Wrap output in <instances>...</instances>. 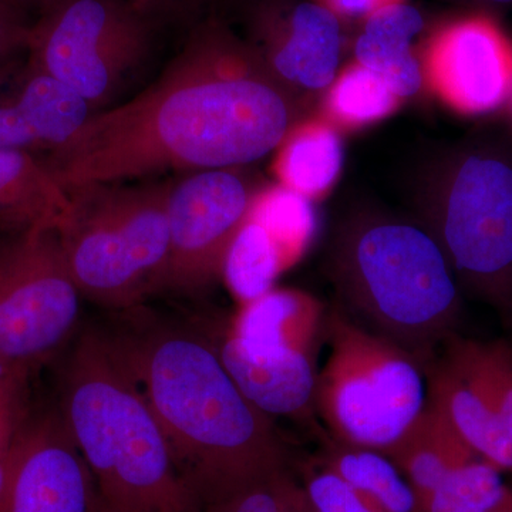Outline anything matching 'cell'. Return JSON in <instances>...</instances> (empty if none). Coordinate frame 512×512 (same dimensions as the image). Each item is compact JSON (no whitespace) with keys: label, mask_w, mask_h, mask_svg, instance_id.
Listing matches in <instances>:
<instances>
[{"label":"cell","mask_w":512,"mask_h":512,"mask_svg":"<svg viewBox=\"0 0 512 512\" xmlns=\"http://www.w3.org/2000/svg\"><path fill=\"white\" fill-rule=\"evenodd\" d=\"M291 124L284 90L255 50L205 23L156 82L96 111L42 161L66 191L167 171L234 170L276 150Z\"/></svg>","instance_id":"obj_1"},{"label":"cell","mask_w":512,"mask_h":512,"mask_svg":"<svg viewBox=\"0 0 512 512\" xmlns=\"http://www.w3.org/2000/svg\"><path fill=\"white\" fill-rule=\"evenodd\" d=\"M138 308L101 332L156 414L202 511L286 471L274 420L242 393L210 336Z\"/></svg>","instance_id":"obj_2"},{"label":"cell","mask_w":512,"mask_h":512,"mask_svg":"<svg viewBox=\"0 0 512 512\" xmlns=\"http://www.w3.org/2000/svg\"><path fill=\"white\" fill-rule=\"evenodd\" d=\"M57 410L101 500L124 512H202L156 414L101 329L84 330L67 357Z\"/></svg>","instance_id":"obj_3"},{"label":"cell","mask_w":512,"mask_h":512,"mask_svg":"<svg viewBox=\"0 0 512 512\" xmlns=\"http://www.w3.org/2000/svg\"><path fill=\"white\" fill-rule=\"evenodd\" d=\"M332 276L342 312L424 369L456 335L460 285L431 232L399 221L352 225L336 244Z\"/></svg>","instance_id":"obj_4"},{"label":"cell","mask_w":512,"mask_h":512,"mask_svg":"<svg viewBox=\"0 0 512 512\" xmlns=\"http://www.w3.org/2000/svg\"><path fill=\"white\" fill-rule=\"evenodd\" d=\"M173 184H92L67 191L59 224L64 258L84 298L124 309L163 291Z\"/></svg>","instance_id":"obj_5"},{"label":"cell","mask_w":512,"mask_h":512,"mask_svg":"<svg viewBox=\"0 0 512 512\" xmlns=\"http://www.w3.org/2000/svg\"><path fill=\"white\" fill-rule=\"evenodd\" d=\"M325 339L316 412L336 443L386 454L426 407L423 365L339 309L329 312Z\"/></svg>","instance_id":"obj_6"},{"label":"cell","mask_w":512,"mask_h":512,"mask_svg":"<svg viewBox=\"0 0 512 512\" xmlns=\"http://www.w3.org/2000/svg\"><path fill=\"white\" fill-rule=\"evenodd\" d=\"M151 19L130 0H46L30 28L26 64L69 84L96 113L146 62Z\"/></svg>","instance_id":"obj_7"},{"label":"cell","mask_w":512,"mask_h":512,"mask_svg":"<svg viewBox=\"0 0 512 512\" xmlns=\"http://www.w3.org/2000/svg\"><path fill=\"white\" fill-rule=\"evenodd\" d=\"M434 238L460 288L512 325V160L487 148L453 165Z\"/></svg>","instance_id":"obj_8"},{"label":"cell","mask_w":512,"mask_h":512,"mask_svg":"<svg viewBox=\"0 0 512 512\" xmlns=\"http://www.w3.org/2000/svg\"><path fill=\"white\" fill-rule=\"evenodd\" d=\"M82 298L56 222L10 225L0 235V355L32 373L73 338Z\"/></svg>","instance_id":"obj_9"},{"label":"cell","mask_w":512,"mask_h":512,"mask_svg":"<svg viewBox=\"0 0 512 512\" xmlns=\"http://www.w3.org/2000/svg\"><path fill=\"white\" fill-rule=\"evenodd\" d=\"M424 372L427 400L484 460L512 471V348L453 335Z\"/></svg>","instance_id":"obj_10"},{"label":"cell","mask_w":512,"mask_h":512,"mask_svg":"<svg viewBox=\"0 0 512 512\" xmlns=\"http://www.w3.org/2000/svg\"><path fill=\"white\" fill-rule=\"evenodd\" d=\"M255 192L232 170L192 173L168 197L170 255L163 291L197 292L224 275Z\"/></svg>","instance_id":"obj_11"},{"label":"cell","mask_w":512,"mask_h":512,"mask_svg":"<svg viewBox=\"0 0 512 512\" xmlns=\"http://www.w3.org/2000/svg\"><path fill=\"white\" fill-rule=\"evenodd\" d=\"M97 495L59 410H32L10 450L0 512H93Z\"/></svg>","instance_id":"obj_12"},{"label":"cell","mask_w":512,"mask_h":512,"mask_svg":"<svg viewBox=\"0 0 512 512\" xmlns=\"http://www.w3.org/2000/svg\"><path fill=\"white\" fill-rule=\"evenodd\" d=\"M421 67L431 89L458 113H493L510 99L512 43L490 16H466L437 30Z\"/></svg>","instance_id":"obj_13"},{"label":"cell","mask_w":512,"mask_h":512,"mask_svg":"<svg viewBox=\"0 0 512 512\" xmlns=\"http://www.w3.org/2000/svg\"><path fill=\"white\" fill-rule=\"evenodd\" d=\"M254 35L256 55L276 79L323 90L338 76L340 18L315 0H268L256 10Z\"/></svg>","instance_id":"obj_14"},{"label":"cell","mask_w":512,"mask_h":512,"mask_svg":"<svg viewBox=\"0 0 512 512\" xmlns=\"http://www.w3.org/2000/svg\"><path fill=\"white\" fill-rule=\"evenodd\" d=\"M211 340L229 375L261 412L301 419L316 410V352L251 342L225 325Z\"/></svg>","instance_id":"obj_15"},{"label":"cell","mask_w":512,"mask_h":512,"mask_svg":"<svg viewBox=\"0 0 512 512\" xmlns=\"http://www.w3.org/2000/svg\"><path fill=\"white\" fill-rule=\"evenodd\" d=\"M421 13L409 3H396L367 16L356 40V63L375 73L400 99L423 84V67L413 42L423 30Z\"/></svg>","instance_id":"obj_16"},{"label":"cell","mask_w":512,"mask_h":512,"mask_svg":"<svg viewBox=\"0 0 512 512\" xmlns=\"http://www.w3.org/2000/svg\"><path fill=\"white\" fill-rule=\"evenodd\" d=\"M328 315L325 306L309 293L269 289L245 302L225 328L252 342L318 352Z\"/></svg>","instance_id":"obj_17"},{"label":"cell","mask_w":512,"mask_h":512,"mask_svg":"<svg viewBox=\"0 0 512 512\" xmlns=\"http://www.w3.org/2000/svg\"><path fill=\"white\" fill-rule=\"evenodd\" d=\"M386 456L400 468L419 501L451 471L480 457L429 400Z\"/></svg>","instance_id":"obj_18"},{"label":"cell","mask_w":512,"mask_h":512,"mask_svg":"<svg viewBox=\"0 0 512 512\" xmlns=\"http://www.w3.org/2000/svg\"><path fill=\"white\" fill-rule=\"evenodd\" d=\"M8 101L28 128L35 151L52 153L62 147L94 114L89 101L69 84L28 64Z\"/></svg>","instance_id":"obj_19"},{"label":"cell","mask_w":512,"mask_h":512,"mask_svg":"<svg viewBox=\"0 0 512 512\" xmlns=\"http://www.w3.org/2000/svg\"><path fill=\"white\" fill-rule=\"evenodd\" d=\"M276 150L279 185L309 201L325 195L342 171V141L335 128L322 121L291 127Z\"/></svg>","instance_id":"obj_20"},{"label":"cell","mask_w":512,"mask_h":512,"mask_svg":"<svg viewBox=\"0 0 512 512\" xmlns=\"http://www.w3.org/2000/svg\"><path fill=\"white\" fill-rule=\"evenodd\" d=\"M70 204L69 192L35 154L0 150V221L9 227L33 222L59 225Z\"/></svg>","instance_id":"obj_21"},{"label":"cell","mask_w":512,"mask_h":512,"mask_svg":"<svg viewBox=\"0 0 512 512\" xmlns=\"http://www.w3.org/2000/svg\"><path fill=\"white\" fill-rule=\"evenodd\" d=\"M322 464L386 512H421L412 485L392 458L380 451L335 443Z\"/></svg>","instance_id":"obj_22"},{"label":"cell","mask_w":512,"mask_h":512,"mask_svg":"<svg viewBox=\"0 0 512 512\" xmlns=\"http://www.w3.org/2000/svg\"><path fill=\"white\" fill-rule=\"evenodd\" d=\"M292 261L274 232L248 214L229 249L222 276L245 303L268 292L276 275Z\"/></svg>","instance_id":"obj_23"},{"label":"cell","mask_w":512,"mask_h":512,"mask_svg":"<svg viewBox=\"0 0 512 512\" xmlns=\"http://www.w3.org/2000/svg\"><path fill=\"white\" fill-rule=\"evenodd\" d=\"M510 488L501 470L478 457L447 474L423 500L421 512H488L498 507Z\"/></svg>","instance_id":"obj_24"},{"label":"cell","mask_w":512,"mask_h":512,"mask_svg":"<svg viewBox=\"0 0 512 512\" xmlns=\"http://www.w3.org/2000/svg\"><path fill=\"white\" fill-rule=\"evenodd\" d=\"M400 101L382 79L355 62L338 73L330 84L326 109L335 123L356 128L389 116Z\"/></svg>","instance_id":"obj_25"},{"label":"cell","mask_w":512,"mask_h":512,"mask_svg":"<svg viewBox=\"0 0 512 512\" xmlns=\"http://www.w3.org/2000/svg\"><path fill=\"white\" fill-rule=\"evenodd\" d=\"M305 504V488L286 470L202 512H289Z\"/></svg>","instance_id":"obj_26"},{"label":"cell","mask_w":512,"mask_h":512,"mask_svg":"<svg viewBox=\"0 0 512 512\" xmlns=\"http://www.w3.org/2000/svg\"><path fill=\"white\" fill-rule=\"evenodd\" d=\"M302 485L313 512H386L322 463L305 474Z\"/></svg>","instance_id":"obj_27"},{"label":"cell","mask_w":512,"mask_h":512,"mask_svg":"<svg viewBox=\"0 0 512 512\" xmlns=\"http://www.w3.org/2000/svg\"><path fill=\"white\" fill-rule=\"evenodd\" d=\"M30 376L32 373L26 370H16L0 384V490L5 480L10 450L32 413Z\"/></svg>","instance_id":"obj_28"},{"label":"cell","mask_w":512,"mask_h":512,"mask_svg":"<svg viewBox=\"0 0 512 512\" xmlns=\"http://www.w3.org/2000/svg\"><path fill=\"white\" fill-rule=\"evenodd\" d=\"M33 18L0 0V72L13 56L28 49Z\"/></svg>","instance_id":"obj_29"},{"label":"cell","mask_w":512,"mask_h":512,"mask_svg":"<svg viewBox=\"0 0 512 512\" xmlns=\"http://www.w3.org/2000/svg\"><path fill=\"white\" fill-rule=\"evenodd\" d=\"M320 5L332 10L339 18H362L375 13L386 6L404 3L406 0H315Z\"/></svg>","instance_id":"obj_30"},{"label":"cell","mask_w":512,"mask_h":512,"mask_svg":"<svg viewBox=\"0 0 512 512\" xmlns=\"http://www.w3.org/2000/svg\"><path fill=\"white\" fill-rule=\"evenodd\" d=\"M133 5H136L138 9L143 10V12L148 13V15L153 16L154 13L158 12V10L165 8V6L170 5L173 2H187V3H195L201 2V0H130Z\"/></svg>","instance_id":"obj_31"},{"label":"cell","mask_w":512,"mask_h":512,"mask_svg":"<svg viewBox=\"0 0 512 512\" xmlns=\"http://www.w3.org/2000/svg\"><path fill=\"white\" fill-rule=\"evenodd\" d=\"M3 2L9 3L13 8L28 13L29 16L35 19L36 13L39 12V9L42 8L46 0H3Z\"/></svg>","instance_id":"obj_32"},{"label":"cell","mask_w":512,"mask_h":512,"mask_svg":"<svg viewBox=\"0 0 512 512\" xmlns=\"http://www.w3.org/2000/svg\"><path fill=\"white\" fill-rule=\"evenodd\" d=\"M16 370L20 369H16V367L10 365L8 360H6L5 357L0 355V384L5 382V380L8 379V377L12 375L13 372H16ZM26 372H28V370H26Z\"/></svg>","instance_id":"obj_33"},{"label":"cell","mask_w":512,"mask_h":512,"mask_svg":"<svg viewBox=\"0 0 512 512\" xmlns=\"http://www.w3.org/2000/svg\"><path fill=\"white\" fill-rule=\"evenodd\" d=\"M93 512H124L117 510V508L111 507L110 504H107L106 501L101 500L100 495H97L96 504H94Z\"/></svg>","instance_id":"obj_34"},{"label":"cell","mask_w":512,"mask_h":512,"mask_svg":"<svg viewBox=\"0 0 512 512\" xmlns=\"http://www.w3.org/2000/svg\"><path fill=\"white\" fill-rule=\"evenodd\" d=\"M488 512H512V491L508 494V497L505 498L503 503L495 507L494 510Z\"/></svg>","instance_id":"obj_35"},{"label":"cell","mask_w":512,"mask_h":512,"mask_svg":"<svg viewBox=\"0 0 512 512\" xmlns=\"http://www.w3.org/2000/svg\"><path fill=\"white\" fill-rule=\"evenodd\" d=\"M289 512H313V511L311 508V504H309V501H308V504L302 505V507L296 508V510H292Z\"/></svg>","instance_id":"obj_36"},{"label":"cell","mask_w":512,"mask_h":512,"mask_svg":"<svg viewBox=\"0 0 512 512\" xmlns=\"http://www.w3.org/2000/svg\"><path fill=\"white\" fill-rule=\"evenodd\" d=\"M485 2L495 3V5H511L512 0H485Z\"/></svg>","instance_id":"obj_37"},{"label":"cell","mask_w":512,"mask_h":512,"mask_svg":"<svg viewBox=\"0 0 512 512\" xmlns=\"http://www.w3.org/2000/svg\"><path fill=\"white\" fill-rule=\"evenodd\" d=\"M508 101H511V104H512V89H511L510 99H508Z\"/></svg>","instance_id":"obj_38"}]
</instances>
